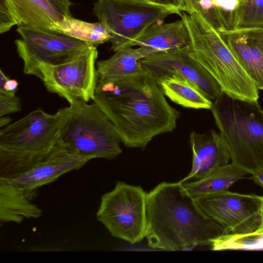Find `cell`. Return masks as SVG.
I'll list each match as a JSON object with an SVG mask.
<instances>
[{
  "label": "cell",
  "instance_id": "obj_1",
  "mask_svg": "<svg viewBox=\"0 0 263 263\" xmlns=\"http://www.w3.org/2000/svg\"><path fill=\"white\" fill-rule=\"evenodd\" d=\"M147 72L117 79H98L93 103L115 125L128 147H145L156 136L176 127L180 113L166 101Z\"/></svg>",
  "mask_w": 263,
  "mask_h": 263
},
{
  "label": "cell",
  "instance_id": "obj_2",
  "mask_svg": "<svg viewBox=\"0 0 263 263\" xmlns=\"http://www.w3.org/2000/svg\"><path fill=\"white\" fill-rule=\"evenodd\" d=\"M228 233L199 208L180 181L163 182L147 194L145 237L150 248L192 250L211 246Z\"/></svg>",
  "mask_w": 263,
  "mask_h": 263
},
{
  "label": "cell",
  "instance_id": "obj_3",
  "mask_svg": "<svg viewBox=\"0 0 263 263\" xmlns=\"http://www.w3.org/2000/svg\"><path fill=\"white\" fill-rule=\"evenodd\" d=\"M61 113L38 109L0 129V178L11 179L31 170L55 149Z\"/></svg>",
  "mask_w": 263,
  "mask_h": 263
},
{
  "label": "cell",
  "instance_id": "obj_4",
  "mask_svg": "<svg viewBox=\"0 0 263 263\" xmlns=\"http://www.w3.org/2000/svg\"><path fill=\"white\" fill-rule=\"evenodd\" d=\"M190 36V55L216 80L221 90L239 100L258 103V89L217 31L199 13L181 11Z\"/></svg>",
  "mask_w": 263,
  "mask_h": 263
},
{
  "label": "cell",
  "instance_id": "obj_5",
  "mask_svg": "<svg viewBox=\"0 0 263 263\" xmlns=\"http://www.w3.org/2000/svg\"><path fill=\"white\" fill-rule=\"evenodd\" d=\"M211 110L227 141L232 163L251 175L263 170V110L259 103L221 90Z\"/></svg>",
  "mask_w": 263,
  "mask_h": 263
},
{
  "label": "cell",
  "instance_id": "obj_6",
  "mask_svg": "<svg viewBox=\"0 0 263 263\" xmlns=\"http://www.w3.org/2000/svg\"><path fill=\"white\" fill-rule=\"evenodd\" d=\"M61 113L59 142L69 152L111 160L122 149L119 133L108 116L94 103L72 100Z\"/></svg>",
  "mask_w": 263,
  "mask_h": 263
},
{
  "label": "cell",
  "instance_id": "obj_7",
  "mask_svg": "<svg viewBox=\"0 0 263 263\" xmlns=\"http://www.w3.org/2000/svg\"><path fill=\"white\" fill-rule=\"evenodd\" d=\"M180 11L173 7L137 0H98L93 13L108 29L115 52L132 47L133 42L148 27Z\"/></svg>",
  "mask_w": 263,
  "mask_h": 263
},
{
  "label": "cell",
  "instance_id": "obj_8",
  "mask_svg": "<svg viewBox=\"0 0 263 263\" xmlns=\"http://www.w3.org/2000/svg\"><path fill=\"white\" fill-rule=\"evenodd\" d=\"M147 194L140 186L117 181L102 196L97 220L114 237L131 244L140 242L146 234Z\"/></svg>",
  "mask_w": 263,
  "mask_h": 263
},
{
  "label": "cell",
  "instance_id": "obj_9",
  "mask_svg": "<svg viewBox=\"0 0 263 263\" xmlns=\"http://www.w3.org/2000/svg\"><path fill=\"white\" fill-rule=\"evenodd\" d=\"M16 31L21 38L14 43L24 62L23 71L39 78L43 66L62 63L90 46L50 28L22 26Z\"/></svg>",
  "mask_w": 263,
  "mask_h": 263
},
{
  "label": "cell",
  "instance_id": "obj_10",
  "mask_svg": "<svg viewBox=\"0 0 263 263\" xmlns=\"http://www.w3.org/2000/svg\"><path fill=\"white\" fill-rule=\"evenodd\" d=\"M97 47L89 46L59 64L46 65L40 70V79L48 92L59 95L69 102L95 99L98 81Z\"/></svg>",
  "mask_w": 263,
  "mask_h": 263
},
{
  "label": "cell",
  "instance_id": "obj_11",
  "mask_svg": "<svg viewBox=\"0 0 263 263\" xmlns=\"http://www.w3.org/2000/svg\"><path fill=\"white\" fill-rule=\"evenodd\" d=\"M199 208L230 234L242 235L262 230V198L229 190L194 199Z\"/></svg>",
  "mask_w": 263,
  "mask_h": 263
},
{
  "label": "cell",
  "instance_id": "obj_12",
  "mask_svg": "<svg viewBox=\"0 0 263 263\" xmlns=\"http://www.w3.org/2000/svg\"><path fill=\"white\" fill-rule=\"evenodd\" d=\"M191 51L188 45L172 52L148 55L141 59L140 62L157 82L169 77L181 78L213 102L221 92V87L212 76L191 57Z\"/></svg>",
  "mask_w": 263,
  "mask_h": 263
},
{
  "label": "cell",
  "instance_id": "obj_13",
  "mask_svg": "<svg viewBox=\"0 0 263 263\" xmlns=\"http://www.w3.org/2000/svg\"><path fill=\"white\" fill-rule=\"evenodd\" d=\"M91 159L68 151L58 141L51 154L31 170L14 178L3 179L18 186L32 201L41 187L55 181L65 173L80 169Z\"/></svg>",
  "mask_w": 263,
  "mask_h": 263
},
{
  "label": "cell",
  "instance_id": "obj_14",
  "mask_svg": "<svg viewBox=\"0 0 263 263\" xmlns=\"http://www.w3.org/2000/svg\"><path fill=\"white\" fill-rule=\"evenodd\" d=\"M258 89L263 90V28L217 31Z\"/></svg>",
  "mask_w": 263,
  "mask_h": 263
},
{
  "label": "cell",
  "instance_id": "obj_15",
  "mask_svg": "<svg viewBox=\"0 0 263 263\" xmlns=\"http://www.w3.org/2000/svg\"><path fill=\"white\" fill-rule=\"evenodd\" d=\"M193 152L191 172L181 182L200 179L214 169L227 165L231 160L227 141L221 133L214 130L190 135Z\"/></svg>",
  "mask_w": 263,
  "mask_h": 263
},
{
  "label": "cell",
  "instance_id": "obj_16",
  "mask_svg": "<svg viewBox=\"0 0 263 263\" xmlns=\"http://www.w3.org/2000/svg\"><path fill=\"white\" fill-rule=\"evenodd\" d=\"M190 45L189 31L181 18L175 22L155 23L148 27L132 43L145 57L160 52H170Z\"/></svg>",
  "mask_w": 263,
  "mask_h": 263
},
{
  "label": "cell",
  "instance_id": "obj_17",
  "mask_svg": "<svg viewBox=\"0 0 263 263\" xmlns=\"http://www.w3.org/2000/svg\"><path fill=\"white\" fill-rule=\"evenodd\" d=\"M42 211L16 185L0 178V222L21 223L25 218H38Z\"/></svg>",
  "mask_w": 263,
  "mask_h": 263
},
{
  "label": "cell",
  "instance_id": "obj_18",
  "mask_svg": "<svg viewBox=\"0 0 263 263\" xmlns=\"http://www.w3.org/2000/svg\"><path fill=\"white\" fill-rule=\"evenodd\" d=\"M247 174L233 163L218 167L203 178L196 181L181 182L186 193L194 199L201 196L229 190Z\"/></svg>",
  "mask_w": 263,
  "mask_h": 263
},
{
  "label": "cell",
  "instance_id": "obj_19",
  "mask_svg": "<svg viewBox=\"0 0 263 263\" xmlns=\"http://www.w3.org/2000/svg\"><path fill=\"white\" fill-rule=\"evenodd\" d=\"M139 49L132 47L121 48L108 59L96 62L98 79H117L148 72L140 62Z\"/></svg>",
  "mask_w": 263,
  "mask_h": 263
},
{
  "label": "cell",
  "instance_id": "obj_20",
  "mask_svg": "<svg viewBox=\"0 0 263 263\" xmlns=\"http://www.w3.org/2000/svg\"><path fill=\"white\" fill-rule=\"evenodd\" d=\"M18 26H33L51 29L65 17L46 0H10Z\"/></svg>",
  "mask_w": 263,
  "mask_h": 263
},
{
  "label": "cell",
  "instance_id": "obj_21",
  "mask_svg": "<svg viewBox=\"0 0 263 263\" xmlns=\"http://www.w3.org/2000/svg\"><path fill=\"white\" fill-rule=\"evenodd\" d=\"M158 83L163 94L177 104L187 108L211 109L212 102L181 78L169 77Z\"/></svg>",
  "mask_w": 263,
  "mask_h": 263
},
{
  "label": "cell",
  "instance_id": "obj_22",
  "mask_svg": "<svg viewBox=\"0 0 263 263\" xmlns=\"http://www.w3.org/2000/svg\"><path fill=\"white\" fill-rule=\"evenodd\" d=\"M51 29L81 40L94 47L109 41L111 37L108 29L100 22L88 23L72 16L56 22Z\"/></svg>",
  "mask_w": 263,
  "mask_h": 263
},
{
  "label": "cell",
  "instance_id": "obj_23",
  "mask_svg": "<svg viewBox=\"0 0 263 263\" xmlns=\"http://www.w3.org/2000/svg\"><path fill=\"white\" fill-rule=\"evenodd\" d=\"M234 29L263 28V0H241L234 14Z\"/></svg>",
  "mask_w": 263,
  "mask_h": 263
},
{
  "label": "cell",
  "instance_id": "obj_24",
  "mask_svg": "<svg viewBox=\"0 0 263 263\" xmlns=\"http://www.w3.org/2000/svg\"><path fill=\"white\" fill-rule=\"evenodd\" d=\"M210 247L214 251L263 249V232L242 235L226 234L215 239Z\"/></svg>",
  "mask_w": 263,
  "mask_h": 263
},
{
  "label": "cell",
  "instance_id": "obj_25",
  "mask_svg": "<svg viewBox=\"0 0 263 263\" xmlns=\"http://www.w3.org/2000/svg\"><path fill=\"white\" fill-rule=\"evenodd\" d=\"M183 11L200 13L217 31L224 28L213 0H184Z\"/></svg>",
  "mask_w": 263,
  "mask_h": 263
},
{
  "label": "cell",
  "instance_id": "obj_26",
  "mask_svg": "<svg viewBox=\"0 0 263 263\" xmlns=\"http://www.w3.org/2000/svg\"><path fill=\"white\" fill-rule=\"evenodd\" d=\"M222 23L227 29H234V14L239 0H213Z\"/></svg>",
  "mask_w": 263,
  "mask_h": 263
},
{
  "label": "cell",
  "instance_id": "obj_27",
  "mask_svg": "<svg viewBox=\"0 0 263 263\" xmlns=\"http://www.w3.org/2000/svg\"><path fill=\"white\" fill-rule=\"evenodd\" d=\"M18 25L17 18L10 0H0V33L8 31Z\"/></svg>",
  "mask_w": 263,
  "mask_h": 263
},
{
  "label": "cell",
  "instance_id": "obj_28",
  "mask_svg": "<svg viewBox=\"0 0 263 263\" xmlns=\"http://www.w3.org/2000/svg\"><path fill=\"white\" fill-rule=\"evenodd\" d=\"M21 110V101L18 97L0 93V117Z\"/></svg>",
  "mask_w": 263,
  "mask_h": 263
},
{
  "label": "cell",
  "instance_id": "obj_29",
  "mask_svg": "<svg viewBox=\"0 0 263 263\" xmlns=\"http://www.w3.org/2000/svg\"><path fill=\"white\" fill-rule=\"evenodd\" d=\"M18 85V83L16 80L10 79L1 69L0 93L15 95Z\"/></svg>",
  "mask_w": 263,
  "mask_h": 263
},
{
  "label": "cell",
  "instance_id": "obj_30",
  "mask_svg": "<svg viewBox=\"0 0 263 263\" xmlns=\"http://www.w3.org/2000/svg\"><path fill=\"white\" fill-rule=\"evenodd\" d=\"M55 10L65 17L72 16L70 7L72 3L70 0H46Z\"/></svg>",
  "mask_w": 263,
  "mask_h": 263
},
{
  "label": "cell",
  "instance_id": "obj_31",
  "mask_svg": "<svg viewBox=\"0 0 263 263\" xmlns=\"http://www.w3.org/2000/svg\"><path fill=\"white\" fill-rule=\"evenodd\" d=\"M140 1L147 2L164 5L166 6L173 7L179 9L180 11H183L184 0H137Z\"/></svg>",
  "mask_w": 263,
  "mask_h": 263
},
{
  "label": "cell",
  "instance_id": "obj_32",
  "mask_svg": "<svg viewBox=\"0 0 263 263\" xmlns=\"http://www.w3.org/2000/svg\"><path fill=\"white\" fill-rule=\"evenodd\" d=\"M250 178L263 189V170L252 174Z\"/></svg>",
  "mask_w": 263,
  "mask_h": 263
},
{
  "label": "cell",
  "instance_id": "obj_33",
  "mask_svg": "<svg viewBox=\"0 0 263 263\" xmlns=\"http://www.w3.org/2000/svg\"><path fill=\"white\" fill-rule=\"evenodd\" d=\"M12 121V119L9 117H1L0 118V126L1 127H4L9 124Z\"/></svg>",
  "mask_w": 263,
  "mask_h": 263
},
{
  "label": "cell",
  "instance_id": "obj_34",
  "mask_svg": "<svg viewBox=\"0 0 263 263\" xmlns=\"http://www.w3.org/2000/svg\"><path fill=\"white\" fill-rule=\"evenodd\" d=\"M261 198H262L261 211H262V217H263V196H261ZM261 232H263V225H262V228Z\"/></svg>",
  "mask_w": 263,
  "mask_h": 263
},
{
  "label": "cell",
  "instance_id": "obj_35",
  "mask_svg": "<svg viewBox=\"0 0 263 263\" xmlns=\"http://www.w3.org/2000/svg\"><path fill=\"white\" fill-rule=\"evenodd\" d=\"M241 0H239V1H241Z\"/></svg>",
  "mask_w": 263,
  "mask_h": 263
}]
</instances>
